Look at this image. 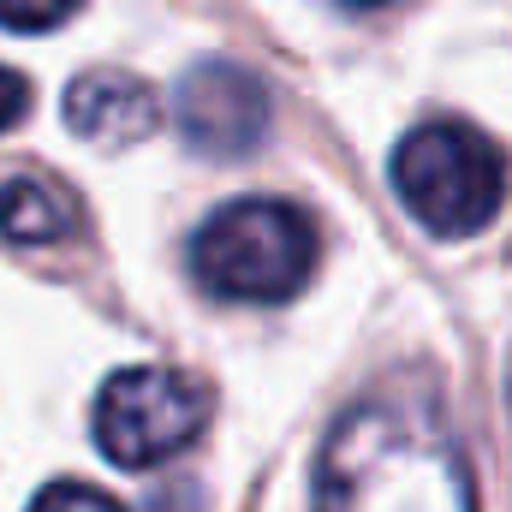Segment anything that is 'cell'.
I'll return each mask as SVG.
<instances>
[{"mask_svg":"<svg viewBox=\"0 0 512 512\" xmlns=\"http://www.w3.org/2000/svg\"><path fill=\"white\" fill-rule=\"evenodd\" d=\"M316 512H477V483L435 399L370 393L316 459Z\"/></svg>","mask_w":512,"mask_h":512,"instance_id":"1","label":"cell"},{"mask_svg":"<svg viewBox=\"0 0 512 512\" xmlns=\"http://www.w3.org/2000/svg\"><path fill=\"white\" fill-rule=\"evenodd\" d=\"M316 221L280 197H239L191 233V274L233 304H286L316 274Z\"/></svg>","mask_w":512,"mask_h":512,"instance_id":"2","label":"cell"},{"mask_svg":"<svg viewBox=\"0 0 512 512\" xmlns=\"http://www.w3.org/2000/svg\"><path fill=\"white\" fill-rule=\"evenodd\" d=\"M399 203L441 239H471L507 203V155L465 120H423L393 149Z\"/></svg>","mask_w":512,"mask_h":512,"instance_id":"3","label":"cell"},{"mask_svg":"<svg viewBox=\"0 0 512 512\" xmlns=\"http://www.w3.org/2000/svg\"><path fill=\"white\" fill-rule=\"evenodd\" d=\"M215 417V393L173 370V364H137L120 370L96 399V447L126 465V471H149L179 459Z\"/></svg>","mask_w":512,"mask_h":512,"instance_id":"4","label":"cell"},{"mask_svg":"<svg viewBox=\"0 0 512 512\" xmlns=\"http://www.w3.org/2000/svg\"><path fill=\"white\" fill-rule=\"evenodd\" d=\"M179 131L197 155L233 161L268 137V90L239 60H203L179 78Z\"/></svg>","mask_w":512,"mask_h":512,"instance_id":"5","label":"cell"},{"mask_svg":"<svg viewBox=\"0 0 512 512\" xmlns=\"http://www.w3.org/2000/svg\"><path fill=\"white\" fill-rule=\"evenodd\" d=\"M66 126L96 149H131L161 126V102L131 72H84L66 90Z\"/></svg>","mask_w":512,"mask_h":512,"instance_id":"6","label":"cell"},{"mask_svg":"<svg viewBox=\"0 0 512 512\" xmlns=\"http://www.w3.org/2000/svg\"><path fill=\"white\" fill-rule=\"evenodd\" d=\"M78 227V203L42 179V173H12L0 185V239L6 245H60L66 233Z\"/></svg>","mask_w":512,"mask_h":512,"instance_id":"7","label":"cell"},{"mask_svg":"<svg viewBox=\"0 0 512 512\" xmlns=\"http://www.w3.org/2000/svg\"><path fill=\"white\" fill-rule=\"evenodd\" d=\"M30 512H126L114 495H102V489H90V483H48Z\"/></svg>","mask_w":512,"mask_h":512,"instance_id":"8","label":"cell"},{"mask_svg":"<svg viewBox=\"0 0 512 512\" xmlns=\"http://www.w3.org/2000/svg\"><path fill=\"white\" fill-rule=\"evenodd\" d=\"M84 0H0V24L6 30H54L78 12Z\"/></svg>","mask_w":512,"mask_h":512,"instance_id":"9","label":"cell"},{"mask_svg":"<svg viewBox=\"0 0 512 512\" xmlns=\"http://www.w3.org/2000/svg\"><path fill=\"white\" fill-rule=\"evenodd\" d=\"M24 108H30V84H24L18 72H6V66H0V131L18 126V114H24Z\"/></svg>","mask_w":512,"mask_h":512,"instance_id":"10","label":"cell"},{"mask_svg":"<svg viewBox=\"0 0 512 512\" xmlns=\"http://www.w3.org/2000/svg\"><path fill=\"white\" fill-rule=\"evenodd\" d=\"M352 6H387V0H352Z\"/></svg>","mask_w":512,"mask_h":512,"instance_id":"11","label":"cell"}]
</instances>
